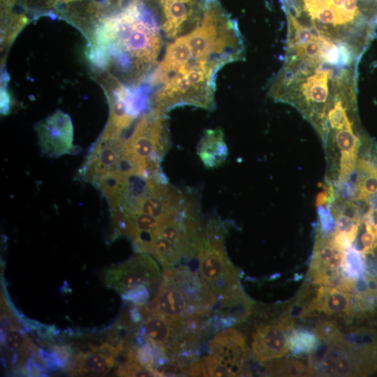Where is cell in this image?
I'll return each instance as SVG.
<instances>
[{
    "mask_svg": "<svg viewBox=\"0 0 377 377\" xmlns=\"http://www.w3.org/2000/svg\"><path fill=\"white\" fill-rule=\"evenodd\" d=\"M38 141L43 154L59 158L75 152L73 145V126L70 116L57 110L35 126Z\"/></svg>",
    "mask_w": 377,
    "mask_h": 377,
    "instance_id": "cell-9",
    "label": "cell"
},
{
    "mask_svg": "<svg viewBox=\"0 0 377 377\" xmlns=\"http://www.w3.org/2000/svg\"><path fill=\"white\" fill-rule=\"evenodd\" d=\"M15 7L1 8V51L9 47L29 21L25 13H17Z\"/></svg>",
    "mask_w": 377,
    "mask_h": 377,
    "instance_id": "cell-15",
    "label": "cell"
},
{
    "mask_svg": "<svg viewBox=\"0 0 377 377\" xmlns=\"http://www.w3.org/2000/svg\"><path fill=\"white\" fill-rule=\"evenodd\" d=\"M125 140L121 133L105 127L79 170L80 179L96 186L104 177L124 172L122 162Z\"/></svg>",
    "mask_w": 377,
    "mask_h": 377,
    "instance_id": "cell-8",
    "label": "cell"
},
{
    "mask_svg": "<svg viewBox=\"0 0 377 377\" xmlns=\"http://www.w3.org/2000/svg\"><path fill=\"white\" fill-rule=\"evenodd\" d=\"M1 357L4 367L27 366L32 354L38 348L20 327L15 328L1 337Z\"/></svg>",
    "mask_w": 377,
    "mask_h": 377,
    "instance_id": "cell-13",
    "label": "cell"
},
{
    "mask_svg": "<svg viewBox=\"0 0 377 377\" xmlns=\"http://www.w3.org/2000/svg\"><path fill=\"white\" fill-rule=\"evenodd\" d=\"M12 105V99L8 89L4 85L1 87V113L3 115L9 114Z\"/></svg>",
    "mask_w": 377,
    "mask_h": 377,
    "instance_id": "cell-20",
    "label": "cell"
},
{
    "mask_svg": "<svg viewBox=\"0 0 377 377\" xmlns=\"http://www.w3.org/2000/svg\"><path fill=\"white\" fill-rule=\"evenodd\" d=\"M227 229L225 222L216 218L209 219L202 228L195 253L199 274L209 286L219 304L245 295L239 283V270L226 251Z\"/></svg>",
    "mask_w": 377,
    "mask_h": 377,
    "instance_id": "cell-5",
    "label": "cell"
},
{
    "mask_svg": "<svg viewBox=\"0 0 377 377\" xmlns=\"http://www.w3.org/2000/svg\"><path fill=\"white\" fill-rule=\"evenodd\" d=\"M208 354L200 358L207 376H241L247 374L245 337L235 328L219 332L209 342Z\"/></svg>",
    "mask_w": 377,
    "mask_h": 377,
    "instance_id": "cell-7",
    "label": "cell"
},
{
    "mask_svg": "<svg viewBox=\"0 0 377 377\" xmlns=\"http://www.w3.org/2000/svg\"><path fill=\"white\" fill-rule=\"evenodd\" d=\"M158 0H124L99 18L89 31L91 46L105 50L112 68L133 85L140 84L157 62L163 46Z\"/></svg>",
    "mask_w": 377,
    "mask_h": 377,
    "instance_id": "cell-2",
    "label": "cell"
},
{
    "mask_svg": "<svg viewBox=\"0 0 377 377\" xmlns=\"http://www.w3.org/2000/svg\"><path fill=\"white\" fill-rule=\"evenodd\" d=\"M113 367V356L92 345L89 350L73 354L64 371L71 376H97L107 374Z\"/></svg>",
    "mask_w": 377,
    "mask_h": 377,
    "instance_id": "cell-12",
    "label": "cell"
},
{
    "mask_svg": "<svg viewBox=\"0 0 377 377\" xmlns=\"http://www.w3.org/2000/svg\"><path fill=\"white\" fill-rule=\"evenodd\" d=\"M244 54L237 21L219 0H211L200 20L174 38L154 66L149 80L156 87L153 105L165 113L183 105L214 110L218 71L243 59Z\"/></svg>",
    "mask_w": 377,
    "mask_h": 377,
    "instance_id": "cell-1",
    "label": "cell"
},
{
    "mask_svg": "<svg viewBox=\"0 0 377 377\" xmlns=\"http://www.w3.org/2000/svg\"><path fill=\"white\" fill-rule=\"evenodd\" d=\"M101 278L104 286L114 290L123 300L143 306L154 295L162 275L151 255L137 253L121 263L105 268Z\"/></svg>",
    "mask_w": 377,
    "mask_h": 377,
    "instance_id": "cell-6",
    "label": "cell"
},
{
    "mask_svg": "<svg viewBox=\"0 0 377 377\" xmlns=\"http://www.w3.org/2000/svg\"><path fill=\"white\" fill-rule=\"evenodd\" d=\"M313 332L318 338L319 341L323 343L330 342L341 334L337 325L330 320L319 322Z\"/></svg>",
    "mask_w": 377,
    "mask_h": 377,
    "instance_id": "cell-19",
    "label": "cell"
},
{
    "mask_svg": "<svg viewBox=\"0 0 377 377\" xmlns=\"http://www.w3.org/2000/svg\"><path fill=\"white\" fill-rule=\"evenodd\" d=\"M170 146L166 114L151 108L139 117L125 140L123 168L128 174L168 180L161 163Z\"/></svg>",
    "mask_w": 377,
    "mask_h": 377,
    "instance_id": "cell-4",
    "label": "cell"
},
{
    "mask_svg": "<svg viewBox=\"0 0 377 377\" xmlns=\"http://www.w3.org/2000/svg\"><path fill=\"white\" fill-rule=\"evenodd\" d=\"M289 350L295 355L314 353L319 346V339L313 332L292 330L289 334Z\"/></svg>",
    "mask_w": 377,
    "mask_h": 377,
    "instance_id": "cell-17",
    "label": "cell"
},
{
    "mask_svg": "<svg viewBox=\"0 0 377 377\" xmlns=\"http://www.w3.org/2000/svg\"><path fill=\"white\" fill-rule=\"evenodd\" d=\"M355 300L347 291L334 286H320L316 295L304 309L302 316L305 317L317 311L327 316L346 317L355 310Z\"/></svg>",
    "mask_w": 377,
    "mask_h": 377,
    "instance_id": "cell-11",
    "label": "cell"
},
{
    "mask_svg": "<svg viewBox=\"0 0 377 377\" xmlns=\"http://www.w3.org/2000/svg\"><path fill=\"white\" fill-rule=\"evenodd\" d=\"M197 154L207 168L221 166L228 156L223 131L220 128L206 130L198 142Z\"/></svg>",
    "mask_w": 377,
    "mask_h": 377,
    "instance_id": "cell-14",
    "label": "cell"
},
{
    "mask_svg": "<svg viewBox=\"0 0 377 377\" xmlns=\"http://www.w3.org/2000/svg\"><path fill=\"white\" fill-rule=\"evenodd\" d=\"M293 321L288 317L256 326L252 334L251 353L260 362L284 356L289 350V334Z\"/></svg>",
    "mask_w": 377,
    "mask_h": 377,
    "instance_id": "cell-10",
    "label": "cell"
},
{
    "mask_svg": "<svg viewBox=\"0 0 377 377\" xmlns=\"http://www.w3.org/2000/svg\"><path fill=\"white\" fill-rule=\"evenodd\" d=\"M266 374L274 376H310L309 365L295 359H276L265 366Z\"/></svg>",
    "mask_w": 377,
    "mask_h": 377,
    "instance_id": "cell-16",
    "label": "cell"
},
{
    "mask_svg": "<svg viewBox=\"0 0 377 377\" xmlns=\"http://www.w3.org/2000/svg\"><path fill=\"white\" fill-rule=\"evenodd\" d=\"M114 374L118 376H156L154 373L143 367L135 359L117 369Z\"/></svg>",
    "mask_w": 377,
    "mask_h": 377,
    "instance_id": "cell-18",
    "label": "cell"
},
{
    "mask_svg": "<svg viewBox=\"0 0 377 377\" xmlns=\"http://www.w3.org/2000/svg\"><path fill=\"white\" fill-rule=\"evenodd\" d=\"M216 303L215 295L202 277L179 265L164 269L159 286L147 306L165 318L204 322Z\"/></svg>",
    "mask_w": 377,
    "mask_h": 377,
    "instance_id": "cell-3",
    "label": "cell"
}]
</instances>
